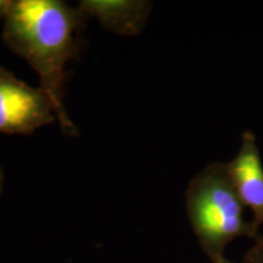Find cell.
Wrapping results in <instances>:
<instances>
[{"label":"cell","instance_id":"1","mask_svg":"<svg viewBox=\"0 0 263 263\" xmlns=\"http://www.w3.org/2000/svg\"><path fill=\"white\" fill-rule=\"evenodd\" d=\"M88 17L60 0H16L5 16L3 41L39 74L41 89L50 99L62 132L78 136L64 105L67 62L82 49L81 33Z\"/></svg>","mask_w":263,"mask_h":263},{"label":"cell","instance_id":"2","mask_svg":"<svg viewBox=\"0 0 263 263\" xmlns=\"http://www.w3.org/2000/svg\"><path fill=\"white\" fill-rule=\"evenodd\" d=\"M189 222L202 251L217 262L239 238L257 240L259 227L246 218L241 202L230 179L227 163H209L190 180L185 190Z\"/></svg>","mask_w":263,"mask_h":263},{"label":"cell","instance_id":"3","mask_svg":"<svg viewBox=\"0 0 263 263\" xmlns=\"http://www.w3.org/2000/svg\"><path fill=\"white\" fill-rule=\"evenodd\" d=\"M57 120L50 99L0 66V133L29 136Z\"/></svg>","mask_w":263,"mask_h":263},{"label":"cell","instance_id":"4","mask_svg":"<svg viewBox=\"0 0 263 263\" xmlns=\"http://www.w3.org/2000/svg\"><path fill=\"white\" fill-rule=\"evenodd\" d=\"M227 168L240 200L254 215L252 221L263 226V162L255 133H242L239 151Z\"/></svg>","mask_w":263,"mask_h":263},{"label":"cell","instance_id":"5","mask_svg":"<svg viewBox=\"0 0 263 263\" xmlns=\"http://www.w3.org/2000/svg\"><path fill=\"white\" fill-rule=\"evenodd\" d=\"M78 8L87 17H97L108 31L121 35H137L145 26L151 4L132 0H83Z\"/></svg>","mask_w":263,"mask_h":263},{"label":"cell","instance_id":"6","mask_svg":"<svg viewBox=\"0 0 263 263\" xmlns=\"http://www.w3.org/2000/svg\"><path fill=\"white\" fill-rule=\"evenodd\" d=\"M244 263H263V235L259 236L246 252Z\"/></svg>","mask_w":263,"mask_h":263},{"label":"cell","instance_id":"7","mask_svg":"<svg viewBox=\"0 0 263 263\" xmlns=\"http://www.w3.org/2000/svg\"><path fill=\"white\" fill-rule=\"evenodd\" d=\"M12 2L11 0H0V18L4 17L8 15L10 6H11Z\"/></svg>","mask_w":263,"mask_h":263},{"label":"cell","instance_id":"8","mask_svg":"<svg viewBox=\"0 0 263 263\" xmlns=\"http://www.w3.org/2000/svg\"><path fill=\"white\" fill-rule=\"evenodd\" d=\"M4 172H3L2 167H0V194L3 192V188H4Z\"/></svg>","mask_w":263,"mask_h":263},{"label":"cell","instance_id":"9","mask_svg":"<svg viewBox=\"0 0 263 263\" xmlns=\"http://www.w3.org/2000/svg\"><path fill=\"white\" fill-rule=\"evenodd\" d=\"M213 263H235V262H233V261H229L228 258H222V259H219V261H217V262H213Z\"/></svg>","mask_w":263,"mask_h":263}]
</instances>
